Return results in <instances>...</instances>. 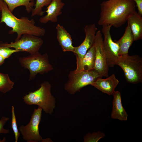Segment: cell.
Returning a JSON list of instances; mask_svg holds the SVG:
<instances>
[{"label":"cell","instance_id":"obj_1","mask_svg":"<svg viewBox=\"0 0 142 142\" xmlns=\"http://www.w3.org/2000/svg\"><path fill=\"white\" fill-rule=\"evenodd\" d=\"M98 24L120 27L127 21L135 11L136 4L133 0H108L100 4Z\"/></svg>","mask_w":142,"mask_h":142},{"label":"cell","instance_id":"obj_2","mask_svg":"<svg viewBox=\"0 0 142 142\" xmlns=\"http://www.w3.org/2000/svg\"><path fill=\"white\" fill-rule=\"evenodd\" d=\"M0 8L1 13L0 23H4L12 29L9 33L17 34L15 40L19 39L24 34H32L36 36H44L45 29L35 25L34 20L29 19L27 17H22L20 19L16 17L8 8L6 3L2 0H0Z\"/></svg>","mask_w":142,"mask_h":142},{"label":"cell","instance_id":"obj_3","mask_svg":"<svg viewBox=\"0 0 142 142\" xmlns=\"http://www.w3.org/2000/svg\"><path fill=\"white\" fill-rule=\"evenodd\" d=\"M40 85L38 89L29 92L22 98L28 105H37L45 113L51 115L55 107L56 100L51 92V85L49 82L45 81Z\"/></svg>","mask_w":142,"mask_h":142},{"label":"cell","instance_id":"obj_4","mask_svg":"<svg viewBox=\"0 0 142 142\" xmlns=\"http://www.w3.org/2000/svg\"><path fill=\"white\" fill-rule=\"evenodd\" d=\"M116 65L123 70L127 82L136 84L142 82V58L137 54L120 56Z\"/></svg>","mask_w":142,"mask_h":142},{"label":"cell","instance_id":"obj_5","mask_svg":"<svg viewBox=\"0 0 142 142\" xmlns=\"http://www.w3.org/2000/svg\"><path fill=\"white\" fill-rule=\"evenodd\" d=\"M19 60L22 67L29 70V80L33 79L38 73H47L53 69L47 53L42 55L38 52L30 54L27 56L20 57Z\"/></svg>","mask_w":142,"mask_h":142},{"label":"cell","instance_id":"obj_6","mask_svg":"<svg viewBox=\"0 0 142 142\" xmlns=\"http://www.w3.org/2000/svg\"><path fill=\"white\" fill-rule=\"evenodd\" d=\"M102 77L94 69L89 71L70 72L68 79L64 86L65 90L69 94L73 95L84 87L91 85L98 78Z\"/></svg>","mask_w":142,"mask_h":142},{"label":"cell","instance_id":"obj_7","mask_svg":"<svg viewBox=\"0 0 142 142\" xmlns=\"http://www.w3.org/2000/svg\"><path fill=\"white\" fill-rule=\"evenodd\" d=\"M43 41L41 38L32 34H24L18 40L10 43H0V46L14 48L20 52H26L32 54L39 52Z\"/></svg>","mask_w":142,"mask_h":142},{"label":"cell","instance_id":"obj_8","mask_svg":"<svg viewBox=\"0 0 142 142\" xmlns=\"http://www.w3.org/2000/svg\"><path fill=\"white\" fill-rule=\"evenodd\" d=\"M42 109L38 106L34 109L29 123L19 128L23 140L27 142H38L43 141L39 131V125L41 120Z\"/></svg>","mask_w":142,"mask_h":142},{"label":"cell","instance_id":"obj_9","mask_svg":"<svg viewBox=\"0 0 142 142\" xmlns=\"http://www.w3.org/2000/svg\"><path fill=\"white\" fill-rule=\"evenodd\" d=\"M102 26V31L104 36L103 44L107 63L109 67H113L116 65V62L120 57L119 47L118 44L112 39L110 29L112 26L109 25Z\"/></svg>","mask_w":142,"mask_h":142},{"label":"cell","instance_id":"obj_10","mask_svg":"<svg viewBox=\"0 0 142 142\" xmlns=\"http://www.w3.org/2000/svg\"><path fill=\"white\" fill-rule=\"evenodd\" d=\"M103 39L100 30L96 33L94 45L95 49V58L94 69L102 77H108L109 67L106 62L103 44Z\"/></svg>","mask_w":142,"mask_h":142},{"label":"cell","instance_id":"obj_11","mask_svg":"<svg viewBox=\"0 0 142 142\" xmlns=\"http://www.w3.org/2000/svg\"><path fill=\"white\" fill-rule=\"evenodd\" d=\"M84 30L85 33V39L79 46L75 47L73 52L76 56V63L80 61L88 50L94 44L98 29L94 24H92L86 26Z\"/></svg>","mask_w":142,"mask_h":142},{"label":"cell","instance_id":"obj_12","mask_svg":"<svg viewBox=\"0 0 142 142\" xmlns=\"http://www.w3.org/2000/svg\"><path fill=\"white\" fill-rule=\"evenodd\" d=\"M64 5L62 0H52L45 11L46 15L41 17L39 19V22L43 24L49 21L53 23L57 22V17L62 14L61 10Z\"/></svg>","mask_w":142,"mask_h":142},{"label":"cell","instance_id":"obj_13","mask_svg":"<svg viewBox=\"0 0 142 142\" xmlns=\"http://www.w3.org/2000/svg\"><path fill=\"white\" fill-rule=\"evenodd\" d=\"M119 83V80L113 74L105 79L98 78L91 85L103 93L110 95H113Z\"/></svg>","mask_w":142,"mask_h":142},{"label":"cell","instance_id":"obj_14","mask_svg":"<svg viewBox=\"0 0 142 142\" xmlns=\"http://www.w3.org/2000/svg\"><path fill=\"white\" fill-rule=\"evenodd\" d=\"M113 95V100L111 118L121 121H126L128 115L122 105L120 92L118 91H115Z\"/></svg>","mask_w":142,"mask_h":142},{"label":"cell","instance_id":"obj_15","mask_svg":"<svg viewBox=\"0 0 142 142\" xmlns=\"http://www.w3.org/2000/svg\"><path fill=\"white\" fill-rule=\"evenodd\" d=\"M56 29L57 39L62 50L64 52L70 51L73 53L75 47L73 45L70 34L59 24L57 25Z\"/></svg>","mask_w":142,"mask_h":142},{"label":"cell","instance_id":"obj_16","mask_svg":"<svg viewBox=\"0 0 142 142\" xmlns=\"http://www.w3.org/2000/svg\"><path fill=\"white\" fill-rule=\"evenodd\" d=\"M95 58V49L94 44L88 50L82 59L77 63L75 72L89 71L94 69Z\"/></svg>","mask_w":142,"mask_h":142},{"label":"cell","instance_id":"obj_17","mask_svg":"<svg viewBox=\"0 0 142 142\" xmlns=\"http://www.w3.org/2000/svg\"><path fill=\"white\" fill-rule=\"evenodd\" d=\"M134 37V41L142 38V17L136 11L127 21Z\"/></svg>","mask_w":142,"mask_h":142},{"label":"cell","instance_id":"obj_18","mask_svg":"<svg viewBox=\"0 0 142 142\" xmlns=\"http://www.w3.org/2000/svg\"><path fill=\"white\" fill-rule=\"evenodd\" d=\"M134 41V37L129 25L128 24L122 37L118 40H115L119 47V56L128 54L129 48Z\"/></svg>","mask_w":142,"mask_h":142},{"label":"cell","instance_id":"obj_19","mask_svg":"<svg viewBox=\"0 0 142 142\" xmlns=\"http://www.w3.org/2000/svg\"><path fill=\"white\" fill-rule=\"evenodd\" d=\"M7 4L9 11L12 12L18 7L23 6L28 13H30L34 5V0H2Z\"/></svg>","mask_w":142,"mask_h":142},{"label":"cell","instance_id":"obj_20","mask_svg":"<svg viewBox=\"0 0 142 142\" xmlns=\"http://www.w3.org/2000/svg\"><path fill=\"white\" fill-rule=\"evenodd\" d=\"M14 82L11 80L8 74L0 72V91L6 93L13 88Z\"/></svg>","mask_w":142,"mask_h":142},{"label":"cell","instance_id":"obj_21","mask_svg":"<svg viewBox=\"0 0 142 142\" xmlns=\"http://www.w3.org/2000/svg\"><path fill=\"white\" fill-rule=\"evenodd\" d=\"M52 0H36L34 5L35 8L32 11L31 17L35 16H42L44 12L42 8L44 6H47Z\"/></svg>","mask_w":142,"mask_h":142},{"label":"cell","instance_id":"obj_22","mask_svg":"<svg viewBox=\"0 0 142 142\" xmlns=\"http://www.w3.org/2000/svg\"><path fill=\"white\" fill-rule=\"evenodd\" d=\"M105 134L100 131L88 133L84 137V142H97L100 139L105 137Z\"/></svg>","mask_w":142,"mask_h":142},{"label":"cell","instance_id":"obj_23","mask_svg":"<svg viewBox=\"0 0 142 142\" xmlns=\"http://www.w3.org/2000/svg\"><path fill=\"white\" fill-rule=\"evenodd\" d=\"M11 112L12 119L11 120V127L14 133L15 137V142H17L18 138L20 135L17 123V121L16 117L14 107L12 106V107Z\"/></svg>","mask_w":142,"mask_h":142},{"label":"cell","instance_id":"obj_24","mask_svg":"<svg viewBox=\"0 0 142 142\" xmlns=\"http://www.w3.org/2000/svg\"><path fill=\"white\" fill-rule=\"evenodd\" d=\"M19 52L15 49L0 46V54L5 59L9 58L13 53Z\"/></svg>","mask_w":142,"mask_h":142},{"label":"cell","instance_id":"obj_25","mask_svg":"<svg viewBox=\"0 0 142 142\" xmlns=\"http://www.w3.org/2000/svg\"><path fill=\"white\" fill-rule=\"evenodd\" d=\"M9 118L7 117L3 116L0 120V134H7L9 133V129H4V126L7 122L9 120Z\"/></svg>","mask_w":142,"mask_h":142},{"label":"cell","instance_id":"obj_26","mask_svg":"<svg viewBox=\"0 0 142 142\" xmlns=\"http://www.w3.org/2000/svg\"><path fill=\"white\" fill-rule=\"evenodd\" d=\"M135 3L138 13L142 16V0H133Z\"/></svg>","mask_w":142,"mask_h":142},{"label":"cell","instance_id":"obj_27","mask_svg":"<svg viewBox=\"0 0 142 142\" xmlns=\"http://www.w3.org/2000/svg\"><path fill=\"white\" fill-rule=\"evenodd\" d=\"M5 59L0 54V66L2 65L4 63Z\"/></svg>","mask_w":142,"mask_h":142},{"label":"cell","instance_id":"obj_28","mask_svg":"<svg viewBox=\"0 0 142 142\" xmlns=\"http://www.w3.org/2000/svg\"><path fill=\"white\" fill-rule=\"evenodd\" d=\"M6 140V138L4 137L2 140L0 139V142H3L5 141Z\"/></svg>","mask_w":142,"mask_h":142},{"label":"cell","instance_id":"obj_29","mask_svg":"<svg viewBox=\"0 0 142 142\" xmlns=\"http://www.w3.org/2000/svg\"><path fill=\"white\" fill-rule=\"evenodd\" d=\"M1 12V9L0 8V12Z\"/></svg>","mask_w":142,"mask_h":142}]
</instances>
